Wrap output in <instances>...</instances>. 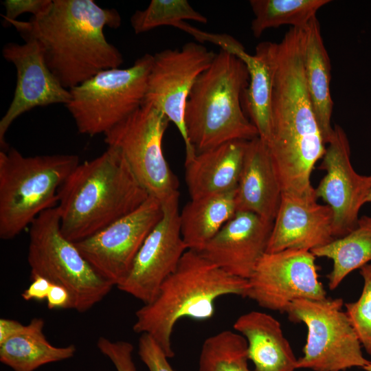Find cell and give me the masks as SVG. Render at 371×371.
Segmentation results:
<instances>
[{
    "mask_svg": "<svg viewBox=\"0 0 371 371\" xmlns=\"http://www.w3.org/2000/svg\"><path fill=\"white\" fill-rule=\"evenodd\" d=\"M304 27L280 43H260L272 73L271 128L267 144L278 178L302 183L323 157L325 142L308 93L303 65Z\"/></svg>",
    "mask_w": 371,
    "mask_h": 371,
    "instance_id": "1",
    "label": "cell"
},
{
    "mask_svg": "<svg viewBox=\"0 0 371 371\" xmlns=\"http://www.w3.org/2000/svg\"><path fill=\"white\" fill-rule=\"evenodd\" d=\"M121 22L115 9L102 8L93 0H52L45 12L29 21L4 24L14 27L25 41H36L49 70L70 89L122 65V54L104 34L105 27L117 29Z\"/></svg>",
    "mask_w": 371,
    "mask_h": 371,
    "instance_id": "2",
    "label": "cell"
},
{
    "mask_svg": "<svg viewBox=\"0 0 371 371\" xmlns=\"http://www.w3.org/2000/svg\"><path fill=\"white\" fill-rule=\"evenodd\" d=\"M115 150L80 163L58 191L60 230L76 243L139 207L149 196Z\"/></svg>",
    "mask_w": 371,
    "mask_h": 371,
    "instance_id": "3",
    "label": "cell"
},
{
    "mask_svg": "<svg viewBox=\"0 0 371 371\" xmlns=\"http://www.w3.org/2000/svg\"><path fill=\"white\" fill-rule=\"evenodd\" d=\"M247 289V280L227 273L200 252L188 249L154 300L135 312L133 330L152 337L172 358L171 337L178 321L209 319L214 315L218 298L228 295L246 297Z\"/></svg>",
    "mask_w": 371,
    "mask_h": 371,
    "instance_id": "4",
    "label": "cell"
},
{
    "mask_svg": "<svg viewBox=\"0 0 371 371\" xmlns=\"http://www.w3.org/2000/svg\"><path fill=\"white\" fill-rule=\"evenodd\" d=\"M249 78L245 64L234 54L221 49L196 79L185 113L188 140L196 153L230 141H249L259 137L241 106Z\"/></svg>",
    "mask_w": 371,
    "mask_h": 371,
    "instance_id": "5",
    "label": "cell"
},
{
    "mask_svg": "<svg viewBox=\"0 0 371 371\" xmlns=\"http://www.w3.org/2000/svg\"><path fill=\"white\" fill-rule=\"evenodd\" d=\"M80 164L75 155L0 151V238L10 240L58 204V191Z\"/></svg>",
    "mask_w": 371,
    "mask_h": 371,
    "instance_id": "6",
    "label": "cell"
},
{
    "mask_svg": "<svg viewBox=\"0 0 371 371\" xmlns=\"http://www.w3.org/2000/svg\"><path fill=\"white\" fill-rule=\"evenodd\" d=\"M27 262L30 279L43 277L65 288L71 309L79 313L101 302L114 286L64 236L56 207L41 213L30 225Z\"/></svg>",
    "mask_w": 371,
    "mask_h": 371,
    "instance_id": "7",
    "label": "cell"
},
{
    "mask_svg": "<svg viewBox=\"0 0 371 371\" xmlns=\"http://www.w3.org/2000/svg\"><path fill=\"white\" fill-rule=\"evenodd\" d=\"M153 55L145 54L129 67L100 71L69 89L65 104L78 132L94 136L124 120L144 103Z\"/></svg>",
    "mask_w": 371,
    "mask_h": 371,
    "instance_id": "8",
    "label": "cell"
},
{
    "mask_svg": "<svg viewBox=\"0 0 371 371\" xmlns=\"http://www.w3.org/2000/svg\"><path fill=\"white\" fill-rule=\"evenodd\" d=\"M169 122L159 109L144 103L104 135L108 148L122 155L138 182L161 205L179 198V182L162 146Z\"/></svg>",
    "mask_w": 371,
    "mask_h": 371,
    "instance_id": "9",
    "label": "cell"
},
{
    "mask_svg": "<svg viewBox=\"0 0 371 371\" xmlns=\"http://www.w3.org/2000/svg\"><path fill=\"white\" fill-rule=\"evenodd\" d=\"M341 298L299 299L292 302L286 313L293 322L304 323L307 337L303 356L297 369L313 371H343L354 367L363 368L366 359L362 346L343 310Z\"/></svg>",
    "mask_w": 371,
    "mask_h": 371,
    "instance_id": "10",
    "label": "cell"
},
{
    "mask_svg": "<svg viewBox=\"0 0 371 371\" xmlns=\"http://www.w3.org/2000/svg\"><path fill=\"white\" fill-rule=\"evenodd\" d=\"M215 56L213 51L196 42L153 55L144 103L159 109L176 126L184 142L185 161L196 154L188 137L186 104L196 79L210 66Z\"/></svg>",
    "mask_w": 371,
    "mask_h": 371,
    "instance_id": "11",
    "label": "cell"
},
{
    "mask_svg": "<svg viewBox=\"0 0 371 371\" xmlns=\"http://www.w3.org/2000/svg\"><path fill=\"white\" fill-rule=\"evenodd\" d=\"M315 258L311 251L303 249L265 253L247 280L246 297L280 313H286L296 300L325 299L326 292L318 278Z\"/></svg>",
    "mask_w": 371,
    "mask_h": 371,
    "instance_id": "12",
    "label": "cell"
},
{
    "mask_svg": "<svg viewBox=\"0 0 371 371\" xmlns=\"http://www.w3.org/2000/svg\"><path fill=\"white\" fill-rule=\"evenodd\" d=\"M162 216L161 202L150 195L132 212L74 243L94 269L117 286L127 276L141 246Z\"/></svg>",
    "mask_w": 371,
    "mask_h": 371,
    "instance_id": "13",
    "label": "cell"
},
{
    "mask_svg": "<svg viewBox=\"0 0 371 371\" xmlns=\"http://www.w3.org/2000/svg\"><path fill=\"white\" fill-rule=\"evenodd\" d=\"M179 199L162 205L161 220L141 246L127 276L117 286L144 304L154 300L188 250L181 233Z\"/></svg>",
    "mask_w": 371,
    "mask_h": 371,
    "instance_id": "14",
    "label": "cell"
},
{
    "mask_svg": "<svg viewBox=\"0 0 371 371\" xmlns=\"http://www.w3.org/2000/svg\"><path fill=\"white\" fill-rule=\"evenodd\" d=\"M319 169L326 175L315 189L317 198L322 199L333 212V237H343L357 225L359 213L371 188V175H361L353 168L348 137L335 125Z\"/></svg>",
    "mask_w": 371,
    "mask_h": 371,
    "instance_id": "15",
    "label": "cell"
},
{
    "mask_svg": "<svg viewBox=\"0 0 371 371\" xmlns=\"http://www.w3.org/2000/svg\"><path fill=\"white\" fill-rule=\"evenodd\" d=\"M2 55L16 70V85L12 100L0 120L1 150L9 148L5 135L12 122L20 115L38 106L68 102L69 90L65 89L47 66L43 50L34 40L23 44L8 43Z\"/></svg>",
    "mask_w": 371,
    "mask_h": 371,
    "instance_id": "16",
    "label": "cell"
},
{
    "mask_svg": "<svg viewBox=\"0 0 371 371\" xmlns=\"http://www.w3.org/2000/svg\"><path fill=\"white\" fill-rule=\"evenodd\" d=\"M273 222L237 211L200 253L227 273L245 280L267 252Z\"/></svg>",
    "mask_w": 371,
    "mask_h": 371,
    "instance_id": "17",
    "label": "cell"
},
{
    "mask_svg": "<svg viewBox=\"0 0 371 371\" xmlns=\"http://www.w3.org/2000/svg\"><path fill=\"white\" fill-rule=\"evenodd\" d=\"M333 212L317 199L282 194L267 252L286 249L312 251L333 241Z\"/></svg>",
    "mask_w": 371,
    "mask_h": 371,
    "instance_id": "18",
    "label": "cell"
},
{
    "mask_svg": "<svg viewBox=\"0 0 371 371\" xmlns=\"http://www.w3.org/2000/svg\"><path fill=\"white\" fill-rule=\"evenodd\" d=\"M282 194L267 144L259 137L247 141L236 192V212H252L273 222Z\"/></svg>",
    "mask_w": 371,
    "mask_h": 371,
    "instance_id": "19",
    "label": "cell"
},
{
    "mask_svg": "<svg viewBox=\"0 0 371 371\" xmlns=\"http://www.w3.org/2000/svg\"><path fill=\"white\" fill-rule=\"evenodd\" d=\"M247 142L230 141L185 161V180L191 199L236 189Z\"/></svg>",
    "mask_w": 371,
    "mask_h": 371,
    "instance_id": "20",
    "label": "cell"
},
{
    "mask_svg": "<svg viewBox=\"0 0 371 371\" xmlns=\"http://www.w3.org/2000/svg\"><path fill=\"white\" fill-rule=\"evenodd\" d=\"M233 327L247 342L249 360L254 371H295L297 359L284 337L280 323L272 315L251 311L238 317Z\"/></svg>",
    "mask_w": 371,
    "mask_h": 371,
    "instance_id": "21",
    "label": "cell"
},
{
    "mask_svg": "<svg viewBox=\"0 0 371 371\" xmlns=\"http://www.w3.org/2000/svg\"><path fill=\"white\" fill-rule=\"evenodd\" d=\"M216 45L239 58L246 65L249 84L244 91L245 104L259 137L267 144L271 128L272 73L267 58L260 44L251 55L244 47L227 34H219Z\"/></svg>",
    "mask_w": 371,
    "mask_h": 371,
    "instance_id": "22",
    "label": "cell"
},
{
    "mask_svg": "<svg viewBox=\"0 0 371 371\" xmlns=\"http://www.w3.org/2000/svg\"><path fill=\"white\" fill-rule=\"evenodd\" d=\"M303 65L313 109L323 139L328 144L333 131V102L330 89L331 67L316 16L304 27Z\"/></svg>",
    "mask_w": 371,
    "mask_h": 371,
    "instance_id": "23",
    "label": "cell"
},
{
    "mask_svg": "<svg viewBox=\"0 0 371 371\" xmlns=\"http://www.w3.org/2000/svg\"><path fill=\"white\" fill-rule=\"evenodd\" d=\"M44 320L33 318L16 334L0 344V361L14 371H34L40 367L74 356V344L55 346L47 339Z\"/></svg>",
    "mask_w": 371,
    "mask_h": 371,
    "instance_id": "24",
    "label": "cell"
},
{
    "mask_svg": "<svg viewBox=\"0 0 371 371\" xmlns=\"http://www.w3.org/2000/svg\"><path fill=\"white\" fill-rule=\"evenodd\" d=\"M236 189L191 199L179 212L183 240L188 249L201 251L236 212Z\"/></svg>",
    "mask_w": 371,
    "mask_h": 371,
    "instance_id": "25",
    "label": "cell"
},
{
    "mask_svg": "<svg viewBox=\"0 0 371 371\" xmlns=\"http://www.w3.org/2000/svg\"><path fill=\"white\" fill-rule=\"evenodd\" d=\"M311 251L315 257L333 260L328 285L335 289L350 273L371 262V215L359 218L356 227L346 236Z\"/></svg>",
    "mask_w": 371,
    "mask_h": 371,
    "instance_id": "26",
    "label": "cell"
},
{
    "mask_svg": "<svg viewBox=\"0 0 371 371\" xmlns=\"http://www.w3.org/2000/svg\"><path fill=\"white\" fill-rule=\"evenodd\" d=\"M329 0H251L249 4L254 14L251 29L259 38L269 28L284 25L303 28L316 16L320 8Z\"/></svg>",
    "mask_w": 371,
    "mask_h": 371,
    "instance_id": "27",
    "label": "cell"
},
{
    "mask_svg": "<svg viewBox=\"0 0 371 371\" xmlns=\"http://www.w3.org/2000/svg\"><path fill=\"white\" fill-rule=\"evenodd\" d=\"M247 342L240 333L225 330L203 342L199 371H254L248 366Z\"/></svg>",
    "mask_w": 371,
    "mask_h": 371,
    "instance_id": "28",
    "label": "cell"
},
{
    "mask_svg": "<svg viewBox=\"0 0 371 371\" xmlns=\"http://www.w3.org/2000/svg\"><path fill=\"white\" fill-rule=\"evenodd\" d=\"M186 20L207 22V18L187 0H152L146 8L137 10L130 21L134 32L139 34L161 26L177 27Z\"/></svg>",
    "mask_w": 371,
    "mask_h": 371,
    "instance_id": "29",
    "label": "cell"
},
{
    "mask_svg": "<svg viewBox=\"0 0 371 371\" xmlns=\"http://www.w3.org/2000/svg\"><path fill=\"white\" fill-rule=\"evenodd\" d=\"M363 285L359 297L345 303L346 313L362 348L371 356V262L360 269Z\"/></svg>",
    "mask_w": 371,
    "mask_h": 371,
    "instance_id": "30",
    "label": "cell"
},
{
    "mask_svg": "<svg viewBox=\"0 0 371 371\" xmlns=\"http://www.w3.org/2000/svg\"><path fill=\"white\" fill-rule=\"evenodd\" d=\"M97 347L111 361L117 371H137L133 359V346L130 342L112 341L100 337L97 341Z\"/></svg>",
    "mask_w": 371,
    "mask_h": 371,
    "instance_id": "31",
    "label": "cell"
},
{
    "mask_svg": "<svg viewBox=\"0 0 371 371\" xmlns=\"http://www.w3.org/2000/svg\"><path fill=\"white\" fill-rule=\"evenodd\" d=\"M138 355L149 371H175L162 348L147 334H141L139 338Z\"/></svg>",
    "mask_w": 371,
    "mask_h": 371,
    "instance_id": "32",
    "label": "cell"
},
{
    "mask_svg": "<svg viewBox=\"0 0 371 371\" xmlns=\"http://www.w3.org/2000/svg\"><path fill=\"white\" fill-rule=\"evenodd\" d=\"M52 0H5L2 2L5 13L2 15L4 23L16 20L24 13H31L33 16L45 12L50 6Z\"/></svg>",
    "mask_w": 371,
    "mask_h": 371,
    "instance_id": "33",
    "label": "cell"
},
{
    "mask_svg": "<svg viewBox=\"0 0 371 371\" xmlns=\"http://www.w3.org/2000/svg\"><path fill=\"white\" fill-rule=\"evenodd\" d=\"M31 284L21 293L25 301L46 300L52 283L46 278L36 276L31 279Z\"/></svg>",
    "mask_w": 371,
    "mask_h": 371,
    "instance_id": "34",
    "label": "cell"
},
{
    "mask_svg": "<svg viewBox=\"0 0 371 371\" xmlns=\"http://www.w3.org/2000/svg\"><path fill=\"white\" fill-rule=\"evenodd\" d=\"M46 301L49 309H71L70 294L60 285L52 283Z\"/></svg>",
    "mask_w": 371,
    "mask_h": 371,
    "instance_id": "35",
    "label": "cell"
},
{
    "mask_svg": "<svg viewBox=\"0 0 371 371\" xmlns=\"http://www.w3.org/2000/svg\"><path fill=\"white\" fill-rule=\"evenodd\" d=\"M24 326L16 320L1 318L0 319V344L19 333Z\"/></svg>",
    "mask_w": 371,
    "mask_h": 371,
    "instance_id": "36",
    "label": "cell"
},
{
    "mask_svg": "<svg viewBox=\"0 0 371 371\" xmlns=\"http://www.w3.org/2000/svg\"><path fill=\"white\" fill-rule=\"evenodd\" d=\"M366 371H371V361L366 366L363 368Z\"/></svg>",
    "mask_w": 371,
    "mask_h": 371,
    "instance_id": "37",
    "label": "cell"
},
{
    "mask_svg": "<svg viewBox=\"0 0 371 371\" xmlns=\"http://www.w3.org/2000/svg\"><path fill=\"white\" fill-rule=\"evenodd\" d=\"M366 203L371 202V188H370V192L368 193V196L366 198Z\"/></svg>",
    "mask_w": 371,
    "mask_h": 371,
    "instance_id": "38",
    "label": "cell"
}]
</instances>
